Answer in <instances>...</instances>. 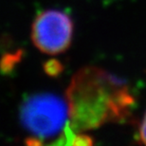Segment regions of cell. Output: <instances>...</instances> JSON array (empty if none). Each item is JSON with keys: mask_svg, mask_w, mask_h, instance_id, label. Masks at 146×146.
<instances>
[{"mask_svg": "<svg viewBox=\"0 0 146 146\" xmlns=\"http://www.w3.org/2000/svg\"><path fill=\"white\" fill-rule=\"evenodd\" d=\"M70 124L86 131L131 116L135 98L126 84L106 71L87 66L75 74L66 91Z\"/></svg>", "mask_w": 146, "mask_h": 146, "instance_id": "obj_1", "label": "cell"}, {"mask_svg": "<svg viewBox=\"0 0 146 146\" xmlns=\"http://www.w3.org/2000/svg\"><path fill=\"white\" fill-rule=\"evenodd\" d=\"M69 116L68 103L53 94H36L22 104L20 119L38 138H50L65 129Z\"/></svg>", "mask_w": 146, "mask_h": 146, "instance_id": "obj_2", "label": "cell"}, {"mask_svg": "<svg viewBox=\"0 0 146 146\" xmlns=\"http://www.w3.org/2000/svg\"><path fill=\"white\" fill-rule=\"evenodd\" d=\"M73 35V23L61 11L48 10L36 16L31 29V39L44 53L55 55L69 48Z\"/></svg>", "mask_w": 146, "mask_h": 146, "instance_id": "obj_3", "label": "cell"}, {"mask_svg": "<svg viewBox=\"0 0 146 146\" xmlns=\"http://www.w3.org/2000/svg\"><path fill=\"white\" fill-rule=\"evenodd\" d=\"M23 50L17 49L13 52H7L3 54L0 59V71L2 74H11L20 63L23 57Z\"/></svg>", "mask_w": 146, "mask_h": 146, "instance_id": "obj_4", "label": "cell"}, {"mask_svg": "<svg viewBox=\"0 0 146 146\" xmlns=\"http://www.w3.org/2000/svg\"><path fill=\"white\" fill-rule=\"evenodd\" d=\"M44 70L50 77H58L64 70V66L60 61L51 59L46 61L44 65Z\"/></svg>", "mask_w": 146, "mask_h": 146, "instance_id": "obj_5", "label": "cell"}, {"mask_svg": "<svg viewBox=\"0 0 146 146\" xmlns=\"http://www.w3.org/2000/svg\"><path fill=\"white\" fill-rule=\"evenodd\" d=\"M93 139L91 137L80 134V135H76L74 139H73L72 145H92Z\"/></svg>", "mask_w": 146, "mask_h": 146, "instance_id": "obj_6", "label": "cell"}, {"mask_svg": "<svg viewBox=\"0 0 146 146\" xmlns=\"http://www.w3.org/2000/svg\"><path fill=\"white\" fill-rule=\"evenodd\" d=\"M138 139L139 143L146 145V112L143 115V118L141 119V124H139Z\"/></svg>", "mask_w": 146, "mask_h": 146, "instance_id": "obj_7", "label": "cell"}]
</instances>
